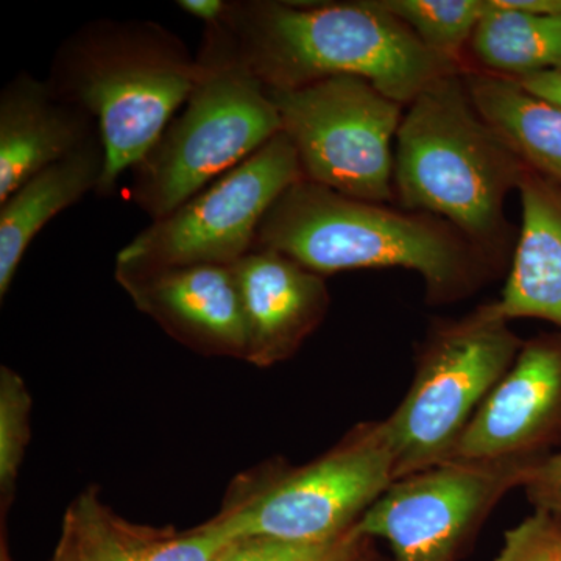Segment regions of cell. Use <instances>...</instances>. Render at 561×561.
<instances>
[{"label": "cell", "instance_id": "cell-1", "mask_svg": "<svg viewBox=\"0 0 561 561\" xmlns=\"http://www.w3.org/2000/svg\"><path fill=\"white\" fill-rule=\"evenodd\" d=\"M224 27L239 60L267 90L357 77L411 105L435 81L463 70L460 62L427 49L376 0H234Z\"/></svg>", "mask_w": 561, "mask_h": 561}, {"label": "cell", "instance_id": "cell-2", "mask_svg": "<svg viewBox=\"0 0 561 561\" xmlns=\"http://www.w3.org/2000/svg\"><path fill=\"white\" fill-rule=\"evenodd\" d=\"M254 249L278 251L321 276L365 268L416 272L430 302L474 294L496 268L493 256L446 220L357 201L305 179L273 203Z\"/></svg>", "mask_w": 561, "mask_h": 561}, {"label": "cell", "instance_id": "cell-3", "mask_svg": "<svg viewBox=\"0 0 561 561\" xmlns=\"http://www.w3.org/2000/svg\"><path fill=\"white\" fill-rule=\"evenodd\" d=\"M198 76L197 57L158 22L98 20L62 41L46 83L98 125L105 171L95 194H113L121 176L149 153Z\"/></svg>", "mask_w": 561, "mask_h": 561}, {"label": "cell", "instance_id": "cell-4", "mask_svg": "<svg viewBox=\"0 0 561 561\" xmlns=\"http://www.w3.org/2000/svg\"><path fill=\"white\" fill-rule=\"evenodd\" d=\"M461 72L435 81L402 116L394 198L404 210L448 221L497 261L508 238L505 198L529 168L482 119Z\"/></svg>", "mask_w": 561, "mask_h": 561}, {"label": "cell", "instance_id": "cell-5", "mask_svg": "<svg viewBox=\"0 0 561 561\" xmlns=\"http://www.w3.org/2000/svg\"><path fill=\"white\" fill-rule=\"evenodd\" d=\"M197 60L201 76L181 113L131 169L128 197L153 221L280 133L267 88L239 60L224 22L205 27Z\"/></svg>", "mask_w": 561, "mask_h": 561}, {"label": "cell", "instance_id": "cell-6", "mask_svg": "<svg viewBox=\"0 0 561 561\" xmlns=\"http://www.w3.org/2000/svg\"><path fill=\"white\" fill-rule=\"evenodd\" d=\"M494 301L432 324L408 393L383 421L394 481L453 459L457 443L523 348Z\"/></svg>", "mask_w": 561, "mask_h": 561}, {"label": "cell", "instance_id": "cell-7", "mask_svg": "<svg viewBox=\"0 0 561 561\" xmlns=\"http://www.w3.org/2000/svg\"><path fill=\"white\" fill-rule=\"evenodd\" d=\"M393 482L383 421H364L319 459L275 472L209 524L228 542L250 537L334 540L354 529Z\"/></svg>", "mask_w": 561, "mask_h": 561}, {"label": "cell", "instance_id": "cell-8", "mask_svg": "<svg viewBox=\"0 0 561 561\" xmlns=\"http://www.w3.org/2000/svg\"><path fill=\"white\" fill-rule=\"evenodd\" d=\"M267 91L305 180L357 201H394V140L404 116L402 103L357 77Z\"/></svg>", "mask_w": 561, "mask_h": 561}, {"label": "cell", "instance_id": "cell-9", "mask_svg": "<svg viewBox=\"0 0 561 561\" xmlns=\"http://www.w3.org/2000/svg\"><path fill=\"white\" fill-rule=\"evenodd\" d=\"M302 179L297 150L280 131L169 216L151 221L117 253L116 271L236 264L254 249L273 203Z\"/></svg>", "mask_w": 561, "mask_h": 561}, {"label": "cell", "instance_id": "cell-10", "mask_svg": "<svg viewBox=\"0 0 561 561\" xmlns=\"http://www.w3.org/2000/svg\"><path fill=\"white\" fill-rule=\"evenodd\" d=\"M541 460L453 459L398 479L354 526L389 542L393 561H457Z\"/></svg>", "mask_w": 561, "mask_h": 561}, {"label": "cell", "instance_id": "cell-11", "mask_svg": "<svg viewBox=\"0 0 561 561\" xmlns=\"http://www.w3.org/2000/svg\"><path fill=\"white\" fill-rule=\"evenodd\" d=\"M557 453H561V332L523 343L511 370L472 416L453 459L542 460Z\"/></svg>", "mask_w": 561, "mask_h": 561}, {"label": "cell", "instance_id": "cell-12", "mask_svg": "<svg viewBox=\"0 0 561 561\" xmlns=\"http://www.w3.org/2000/svg\"><path fill=\"white\" fill-rule=\"evenodd\" d=\"M116 279L140 312L183 345L245 360V321L231 265L116 271Z\"/></svg>", "mask_w": 561, "mask_h": 561}, {"label": "cell", "instance_id": "cell-13", "mask_svg": "<svg viewBox=\"0 0 561 561\" xmlns=\"http://www.w3.org/2000/svg\"><path fill=\"white\" fill-rule=\"evenodd\" d=\"M231 267L245 321V360L272 367L289 359L330 309L323 276L264 249L251 250Z\"/></svg>", "mask_w": 561, "mask_h": 561}, {"label": "cell", "instance_id": "cell-14", "mask_svg": "<svg viewBox=\"0 0 561 561\" xmlns=\"http://www.w3.org/2000/svg\"><path fill=\"white\" fill-rule=\"evenodd\" d=\"M99 136L87 113L55 98L46 80L22 70L0 92V202Z\"/></svg>", "mask_w": 561, "mask_h": 561}, {"label": "cell", "instance_id": "cell-15", "mask_svg": "<svg viewBox=\"0 0 561 561\" xmlns=\"http://www.w3.org/2000/svg\"><path fill=\"white\" fill-rule=\"evenodd\" d=\"M518 191L522 231L494 305L508 321L545 320L561 332V184L529 169Z\"/></svg>", "mask_w": 561, "mask_h": 561}, {"label": "cell", "instance_id": "cell-16", "mask_svg": "<svg viewBox=\"0 0 561 561\" xmlns=\"http://www.w3.org/2000/svg\"><path fill=\"white\" fill-rule=\"evenodd\" d=\"M227 542L209 523L181 534L136 526L87 491L69 507L57 552L66 561H214Z\"/></svg>", "mask_w": 561, "mask_h": 561}, {"label": "cell", "instance_id": "cell-17", "mask_svg": "<svg viewBox=\"0 0 561 561\" xmlns=\"http://www.w3.org/2000/svg\"><path fill=\"white\" fill-rule=\"evenodd\" d=\"M105 171L101 136L55 162L0 202V298L9 294L25 251L51 219L98 192Z\"/></svg>", "mask_w": 561, "mask_h": 561}, {"label": "cell", "instance_id": "cell-18", "mask_svg": "<svg viewBox=\"0 0 561 561\" xmlns=\"http://www.w3.org/2000/svg\"><path fill=\"white\" fill-rule=\"evenodd\" d=\"M461 77L482 119L527 168L561 184V111L508 77L465 69Z\"/></svg>", "mask_w": 561, "mask_h": 561}, {"label": "cell", "instance_id": "cell-19", "mask_svg": "<svg viewBox=\"0 0 561 561\" xmlns=\"http://www.w3.org/2000/svg\"><path fill=\"white\" fill-rule=\"evenodd\" d=\"M489 11L471 38L486 72L522 79L542 70L561 69V14H535L501 9Z\"/></svg>", "mask_w": 561, "mask_h": 561}, {"label": "cell", "instance_id": "cell-20", "mask_svg": "<svg viewBox=\"0 0 561 561\" xmlns=\"http://www.w3.org/2000/svg\"><path fill=\"white\" fill-rule=\"evenodd\" d=\"M404 22L435 54L460 62V55L489 11V0H376Z\"/></svg>", "mask_w": 561, "mask_h": 561}, {"label": "cell", "instance_id": "cell-21", "mask_svg": "<svg viewBox=\"0 0 561 561\" xmlns=\"http://www.w3.org/2000/svg\"><path fill=\"white\" fill-rule=\"evenodd\" d=\"M32 397L18 373L0 370V494L10 507L25 448L31 440Z\"/></svg>", "mask_w": 561, "mask_h": 561}, {"label": "cell", "instance_id": "cell-22", "mask_svg": "<svg viewBox=\"0 0 561 561\" xmlns=\"http://www.w3.org/2000/svg\"><path fill=\"white\" fill-rule=\"evenodd\" d=\"M351 529L334 540L305 542L250 537L227 542L214 561H354L365 542Z\"/></svg>", "mask_w": 561, "mask_h": 561}, {"label": "cell", "instance_id": "cell-23", "mask_svg": "<svg viewBox=\"0 0 561 561\" xmlns=\"http://www.w3.org/2000/svg\"><path fill=\"white\" fill-rule=\"evenodd\" d=\"M493 561H561V522L549 513L534 511L504 534Z\"/></svg>", "mask_w": 561, "mask_h": 561}, {"label": "cell", "instance_id": "cell-24", "mask_svg": "<svg viewBox=\"0 0 561 561\" xmlns=\"http://www.w3.org/2000/svg\"><path fill=\"white\" fill-rule=\"evenodd\" d=\"M522 489L534 511L549 513L561 522V453L530 468Z\"/></svg>", "mask_w": 561, "mask_h": 561}, {"label": "cell", "instance_id": "cell-25", "mask_svg": "<svg viewBox=\"0 0 561 561\" xmlns=\"http://www.w3.org/2000/svg\"><path fill=\"white\" fill-rule=\"evenodd\" d=\"M513 80L518 81L519 87L537 98L538 101L561 111V69L542 70V72L530 73V76Z\"/></svg>", "mask_w": 561, "mask_h": 561}, {"label": "cell", "instance_id": "cell-26", "mask_svg": "<svg viewBox=\"0 0 561 561\" xmlns=\"http://www.w3.org/2000/svg\"><path fill=\"white\" fill-rule=\"evenodd\" d=\"M180 10L195 20L202 21L205 27H216L227 18L230 2L228 0H180Z\"/></svg>", "mask_w": 561, "mask_h": 561}, {"label": "cell", "instance_id": "cell-27", "mask_svg": "<svg viewBox=\"0 0 561 561\" xmlns=\"http://www.w3.org/2000/svg\"><path fill=\"white\" fill-rule=\"evenodd\" d=\"M373 541L375 540H367V542H365L359 556H357L354 561H393L391 559H386V557H382L381 553L376 551L375 546H373Z\"/></svg>", "mask_w": 561, "mask_h": 561}, {"label": "cell", "instance_id": "cell-28", "mask_svg": "<svg viewBox=\"0 0 561 561\" xmlns=\"http://www.w3.org/2000/svg\"><path fill=\"white\" fill-rule=\"evenodd\" d=\"M51 561H66V560H65V559H62V557L60 556V553L55 552L54 560H51Z\"/></svg>", "mask_w": 561, "mask_h": 561}, {"label": "cell", "instance_id": "cell-29", "mask_svg": "<svg viewBox=\"0 0 561 561\" xmlns=\"http://www.w3.org/2000/svg\"><path fill=\"white\" fill-rule=\"evenodd\" d=\"M2 561H10L9 556L5 553V548H2Z\"/></svg>", "mask_w": 561, "mask_h": 561}]
</instances>
